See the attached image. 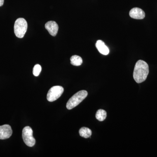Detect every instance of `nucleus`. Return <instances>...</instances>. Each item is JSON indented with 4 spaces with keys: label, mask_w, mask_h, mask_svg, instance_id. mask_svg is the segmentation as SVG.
Returning a JSON list of instances; mask_svg holds the SVG:
<instances>
[{
    "label": "nucleus",
    "mask_w": 157,
    "mask_h": 157,
    "mask_svg": "<svg viewBox=\"0 0 157 157\" xmlns=\"http://www.w3.org/2000/svg\"><path fill=\"white\" fill-rule=\"evenodd\" d=\"M71 64L73 66H79L82 64V59L81 57L77 55L73 56L70 58Z\"/></svg>",
    "instance_id": "obj_11"
},
{
    "label": "nucleus",
    "mask_w": 157,
    "mask_h": 157,
    "mask_svg": "<svg viewBox=\"0 0 157 157\" xmlns=\"http://www.w3.org/2000/svg\"><path fill=\"white\" fill-rule=\"evenodd\" d=\"M96 46L99 52L104 55H107L109 53V49L102 40H98L96 42Z\"/></svg>",
    "instance_id": "obj_9"
},
{
    "label": "nucleus",
    "mask_w": 157,
    "mask_h": 157,
    "mask_svg": "<svg viewBox=\"0 0 157 157\" xmlns=\"http://www.w3.org/2000/svg\"><path fill=\"white\" fill-rule=\"evenodd\" d=\"M42 71V67L39 64H36L34 66L33 69V74L36 76H39Z\"/></svg>",
    "instance_id": "obj_13"
},
{
    "label": "nucleus",
    "mask_w": 157,
    "mask_h": 157,
    "mask_svg": "<svg viewBox=\"0 0 157 157\" xmlns=\"http://www.w3.org/2000/svg\"><path fill=\"white\" fill-rule=\"evenodd\" d=\"M4 0H0V7L4 5Z\"/></svg>",
    "instance_id": "obj_14"
},
{
    "label": "nucleus",
    "mask_w": 157,
    "mask_h": 157,
    "mask_svg": "<svg viewBox=\"0 0 157 157\" xmlns=\"http://www.w3.org/2000/svg\"><path fill=\"white\" fill-rule=\"evenodd\" d=\"M45 28L49 33L53 36H56L58 32L59 26L56 22L54 21H49L45 25Z\"/></svg>",
    "instance_id": "obj_7"
},
{
    "label": "nucleus",
    "mask_w": 157,
    "mask_h": 157,
    "mask_svg": "<svg viewBox=\"0 0 157 157\" xmlns=\"http://www.w3.org/2000/svg\"><path fill=\"white\" fill-rule=\"evenodd\" d=\"M28 24L23 18H19L16 20L14 25V32L15 36L18 38H23L26 33Z\"/></svg>",
    "instance_id": "obj_3"
},
{
    "label": "nucleus",
    "mask_w": 157,
    "mask_h": 157,
    "mask_svg": "<svg viewBox=\"0 0 157 157\" xmlns=\"http://www.w3.org/2000/svg\"><path fill=\"white\" fill-rule=\"evenodd\" d=\"M130 17L134 19H142L145 16L144 11L138 8H133L129 12Z\"/></svg>",
    "instance_id": "obj_8"
},
{
    "label": "nucleus",
    "mask_w": 157,
    "mask_h": 157,
    "mask_svg": "<svg viewBox=\"0 0 157 157\" xmlns=\"http://www.w3.org/2000/svg\"><path fill=\"white\" fill-rule=\"evenodd\" d=\"M106 117H107V112L104 109H99L96 113V118L100 121H104L106 118Z\"/></svg>",
    "instance_id": "obj_12"
},
{
    "label": "nucleus",
    "mask_w": 157,
    "mask_h": 157,
    "mask_svg": "<svg viewBox=\"0 0 157 157\" xmlns=\"http://www.w3.org/2000/svg\"><path fill=\"white\" fill-rule=\"evenodd\" d=\"M64 88L61 86H56L51 88L47 94V100L49 102H53L59 98L63 94Z\"/></svg>",
    "instance_id": "obj_5"
},
{
    "label": "nucleus",
    "mask_w": 157,
    "mask_h": 157,
    "mask_svg": "<svg viewBox=\"0 0 157 157\" xmlns=\"http://www.w3.org/2000/svg\"><path fill=\"white\" fill-rule=\"evenodd\" d=\"M79 134L80 136L84 138H89L91 136L92 131L90 129L86 127H82L79 131Z\"/></svg>",
    "instance_id": "obj_10"
},
{
    "label": "nucleus",
    "mask_w": 157,
    "mask_h": 157,
    "mask_svg": "<svg viewBox=\"0 0 157 157\" xmlns=\"http://www.w3.org/2000/svg\"><path fill=\"white\" fill-rule=\"evenodd\" d=\"M88 93L86 90H81L76 93L69 99L67 104L68 109H71L76 107L86 98Z\"/></svg>",
    "instance_id": "obj_2"
},
{
    "label": "nucleus",
    "mask_w": 157,
    "mask_h": 157,
    "mask_svg": "<svg viewBox=\"0 0 157 157\" xmlns=\"http://www.w3.org/2000/svg\"><path fill=\"white\" fill-rule=\"evenodd\" d=\"M12 134V129L9 125L5 124L0 126V139H8L11 137Z\"/></svg>",
    "instance_id": "obj_6"
},
{
    "label": "nucleus",
    "mask_w": 157,
    "mask_h": 157,
    "mask_svg": "<svg viewBox=\"0 0 157 157\" xmlns=\"http://www.w3.org/2000/svg\"><path fill=\"white\" fill-rule=\"evenodd\" d=\"M149 73L148 65L142 60L136 63L134 69L133 77L136 82L141 83L146 80Z\"/></svg>",
    "instance_id": "obj_1"
},
{
    "label": "nucleus",
    "mask_w": 157,
    "mask_h": 157,
    "mask_svg": "<svg viewBox=\"0 0 157 157\" xmlns=\"http://www.w3.org/2000/svg\"><path fill=\"white\" fill-rule=\"evenodd\" d=\"M22 138L28 146L33 147L36 144V140L33 136V131L30 127H25L22 131Z\"/></svg>",
    "instance_id": "obj_4"
}]
</instances>
